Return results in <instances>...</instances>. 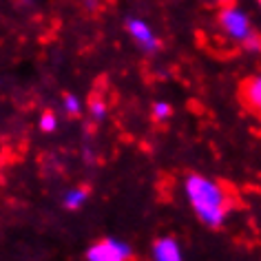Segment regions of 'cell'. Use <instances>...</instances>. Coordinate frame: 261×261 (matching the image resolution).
Listing matches in <instances>:
<instances>
[{
  "label": "cell",
  "mask_w": 261,
  "mask_h": 261,
  "mask_svg": "<svg viewBox=\"0 0 261 261\" xmlns=\"http://www.w3.org/2000/svg\"><path fill=\"white\" fill-rule=\"evenodd\" d=\"M184 188L186 197L201 224L211 228H219L224 224L226 215L232 206V193L221 181L201 177V175H191Z\"/></svg>",
  "instance_id": "cell-1"
},
{
  "label": "cell",
  "mask_w": 261,
  "mask_h": 261,
  "mask_svg": "<svg viewBox=\"0 0 261 261\" xmlns=\"http://www.w3.org/2000/svg\"><path fill=\"white\" fill-rule=\"evenodd\" d=\"M219 27L228 38H230V40L241 42V44H244L248 38L254 34L252 27H250V20H248V16L237 7H224L221 9Z\"/></svg>",
  "instance_id": "cell-2"
},
{
  "label": "cell",
  "mask_w": 261,
  "mask_h": 261,
  "mask_svg": "<svg viewBox=\"0 0 261 261\" xmlns=\"http://www.w3.org/2000/svg\"><path fill=\"white\" fill-rule=\"evenodd\" d=\"M133 257L130 248L122 241H115V239H102L97 241L95 246L89 248L87 252V259L89 261H128Z\"/></svg>",
  "instance_id": "cell-3"
},
{
  "label": "cell",
  "mask_w": 261,
  "mask_h": 261,
  "mask_svg": "<svg viewBox=\"0 0 261 261\" xmlns=\"http://www.w3.org/2000/svg\"><path fill=\"white\" fill-rule=\"evenodd\" d=\"M239 97L248 111H252L254 115H261V73L248 77V80L241 84Z\"/></svg>",
  "instance_id": "cell-4"
},
{
  "label": "cell",
  "mask_w": 261,
  "mask_h": 261,
  "mask_svg": "<svg viewBox=\"0 0 261 261\" xmlns=\"http://www.w3.org/2000/svg\"><path fill=\"white\" fill-rule=\"evenodd\" d=\"M126 29L130 38H133L135 42L140 44L144 51H155L160 47V40L155 38V34L151 31V27L144 22V20H138V18H130V20L126 22Z\"/></svg>",
  "instance_id": "cell-5"
},
{
  "label": "cell",
  "mask_w": 261,
  "mask_h": 261,
  "mask_svg": "<svg viewBox=\"0 0 261 261\" xmlns=\"http://www.w3.org/2000/svg\"><path fill=\"white\" fill-rule=\"evenodd\" d=\"M153 257H155V261H181V252H179L177 241L171 239V237L158 239L153 246Z\"/></svg>",
  "instance_id": "cell-6"
},
{
  "label": "cell",
  "mask_w": 261,
  "mask_h": 261,
  "mask_svg": "<svg viewBox=\"0 0 261 261\" xmlns=\"http://www.w3.org/2000/svg\"><path fill=\"white\" fill-rule=\"evenodd\" d=\"M84 201H87V191H84V188H73V191H69L67 197H64V206L71 208V211H75V208H80Z\"/></svg>",
  "instance_id": "cell-7"
},
{
  "label": "cell",
  "mask_w": 261,
  "mask_h": 261,
  "mask_svg": "<svg viewBox=\"0 0 261 261\" xmlns=\"http://www.w3.org/2000/svg\"><path fill=\"white\" fill-rule=\"evenodd\" d=\"M89 111H91V115L95 117V120H102L104 115H107V102L102 100V97H91V104H89Z\"/></svg>",
  "instance_id": "cell-8"
},
{
  "label": "cell",
  "mask_w": 261,
  "mask_h": 261,
  "mask_svg": "<svg viewBox=\"0 0 261 261\" xmlns=\"http://www.w3.org/2000/svg\"><path fill=\"white\" fill-rule=\"evenodd\" d=\"M58 122H56V115L51 113V111H47V113H42L40 117V128L44 130V133H51V130H56Z\"/></svg>",
  "instance_id": "cell-9"
},
{
  "label": "cell",
  "mask_w": 261,
  "mask_h": 261,
  "mask_svg": "<svg viewBox=\"0 0 261 261\" xmlns=\"http://www.w3.org/2000/svg\"><path fill=\"white\" fill-rule=\"evenodd\" d=\"M171 115V104H166V102H158L153 107V117L158 122H162V120H166V117Z\"/></svg>",
  "instance_id": "cell-10"
},
{
  "label": "cell",
  "mask_w": 261,
  "mask_h": 261,
  "mask_svg": "<svg viewBox=\"0 0 261 261\" xmlns=\"http://www.w3.org/2000/svg\"><path fill=\"white\" fill-rule=\"evenodd\" d=\"M64 109H67V113H69V115H77L82 107H80V102H77V97H75V95L67 93V95H64Z\"/></svg>",
  "instance_id": "cell-11"
},
{
  "label": "cell",
  "mask_w": 261,
  "mask_h": 261,
  "mask_svg": "<svg viewBox=\"0 0 261 261\" xmlns=\"http://www.w3.org/2000/svg\"><path fill=\"white\" fill-rule=\"evenodd\" d=\"M244 49H248V51H261V36L252 34V36L244 42Z\"/></svg>",
  "instance_id": "cell-12"
},
{
  "label": "cell",
  "mask_w": 261,
  "mask_h": 261,
  "mask_svg": "<svg viewBox=\"0 0 261 261\" xmlns=\"http://www.w3.org/2000/svg\"><path fill=\"white\" fill-rule=\"evenodd\" d=\"M84 7H87L89 11H95L97 7H100V0H84Z\"/></svg>",
  "instance_id": "cell-13"
},
{
  "label": "cell",
  "mask_w": 261,
  "mask_h": 261,
  "mask_svg": "<svg viewBox=\"0 0 261 261\" xmlns=\"http://www.w3.org/2000/svg\"><path fill=\"white\" fill-rule=\"evenodd\" d=\"M217 3H230V0H217Z\"/></svg>",
  "instance_id": "cell-14"
},
{
  "label": "cell",
  "mask_w": 261,
  "mask_h": 261,
  "mask_svg": "<svg viewBox=\"0 0 261 261\" xmlns=\"http://www.w3.org/2000/svg\"><path fill=\"white\" fill-rule=\"evenodd\" d=\"M259 3H261V0H259Z\"/></svg>",
  "instance_id": "cell-15"
}]
</instances>
